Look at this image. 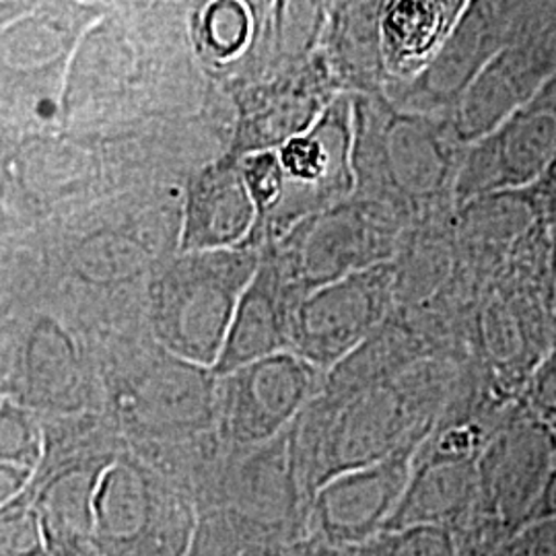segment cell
Returning a JSON list of instances; mask_svg holds the SVG:
<instances>
[{"mask_svg": "<svg viewBox=\"0 0 556 556\" xmlns=\"http://www.w3.org/2000/svg\"><path fill=\"white\" fill-rule=\"evenodd\" d=\"M287 346H291L289 309L273 282L260 277L239 299L215 371L229 376L239 367L280 353Z\"/></svg>", "mask_w": 556, "mask_h": 556, "instance_id": "cell-8", "label": "cell"}, {"mask_svg": "<svg viewBox=\"0 0 556 556\" xmlns=\"http://www.w3.org/2000/svg\"><path fill=\"white\" fill-rule=\"evenodd\" d=\"M509 556H556V517L526 523L507 544Z\"/></svg>", "mask_w": 556, "mask_h": 556, "instance_id": "cell-13", "label": "cell"}, {"mask_svg": "<svg viewBox=\"0 0 556 556\" xmlns=\"http://www.w3.org/2000/svg\"><path fill=\"white\" fill-rule=\"evenodd\" d=\"M280 179L282 178H280L277 161L270 160V157L254 161L248 172V181H250L252 192L260 204H270L273 200L277 199Z\"/></svg>", "mask_w": 556, "mask_h": 556, "instance_id": "cell-15", "label": "cell"}, {"mask_svg": "<svg viewBox=\"0 0 556 556\" xmlns=\"http://www.w3.org/2000/svg\"><path fill=\"white\" fill-rule=\"evenodd\" d=\"M388 305L390 282L383 273L330 280L289 316L291 346L312 365L332 367L371 337Z\"/></svg>", "mask_w": 556, "mask_h": 556, "instance_id": "cell-2", "label": "cell"}, {"mask_svg": "<svg viewBox=\"0 0 556 556\" xmlns=\"http://www.w3.org/2000/svg\"><path fill=\"white\" fill-rule=\"evenodd\" d=\"M245 278L225 270L192 268L163 282L153 318L161 340L181 357L215 365Z\"/></svg>", "mask_w": 556, "mask_h": 556, "instance_id": "cell-4", "label": "cell"}, {"mask_svg": "<svg viewBox=\"0 0 556 556\" xmlns=\"http://www.w3.org/2000/svg\"><path fill=\"white\" fill-rule=\"evenodd\" d=\"M250 219L248 197L241 181L229 174H217L200 181L192 200L188 243L197 248H215L241 236Z\"/></svg>", "mask_w": 556, "mask_h": 556, "instance_id": "cell-10", "label": "cell"}, {"mask_svg": "<svg viewBox=\"0 0 556 556\" xmlns=\"http://www.w3.org/2000/svg\"><path fill=\"white\" fill-rule=\"evenodd\" d=\"M466 0H394L383 23L396 64L418 66L452 34Z\"/></svg>", "mask_w": 556, "mask_h": 556, "instance_id": "cell-9", "label": "cell"}, {"mask_svg": "<svg viewBox=\"0 0 556 556\" xmlns=\"http://www.w3.org/2000/svg\"><path fill=\"white\" fill-rule=\"evenodd\" d=\"M318 369L291 353H275L239 367L229 383V433L238 441L275 435L312 396Z\"/></svg>", "mask_w": 556, "mask_h": 556, "instance_id": "cell-6", "label": "cell"}, {"mask_svg": "<svg viewBox=\"0 0 556 556\" xmlns=\"http://www.w3.org/2000/svg\"><path fill=\"white\" fill-rule=\"evenodd\" d=\"M379 556H457V544L447 528L415 526L390 532Z\"/></svg>", "mask_w": 556, "mask_h": 556, "instance_id": "cell-11", "label": "cell"}, {"mask_svg": "<svg viewBox=\"0 0 556 556\" xmlns=\"http://www.w3.org/2000/svg\"><path fill=\"white\" fill-rule=\"evenodd\" d=\"M530 410L556 429V357L544 363L532 379Z\"/></svg>", "mask_w": 556, "mask_h": 556, "instance_id": "cell-14", "label": "cell"}, {"mask_svg": "<svg viewBox=\"0 0 556 556\" xmlns=\"http://www.w3.org/2000/svg\"><path fill=\"white\" fill-rule=\"evenodd\" d=\"M556 155V79L503 118L468 160L459 197L472 199L532 186Z\"/></svg>", "mask_w": 556, "mask_h": 556, "instance_id": "cell-3", "label": "cell"}, {"mask_svg": "<svg viewBox=\"0 0 556 556\" xmlns=\"http://www.w3.org/2000/svg\"><path fill=\"white\" fill-rule=\"evenodd\" d=\"M477 462L420 456L417 450L404 495L383 530L396 532L415 526L450 530L477 507Z\"/></svg>", "mask_w": 556, "mask_h": 556, "instance_id": "cell-7", "label": "cell"}, {"mask_svg": "<svg viewBox=\"0 0 556 556\" xmlns=\"http://www.w3.org/2000/svg\"><path fill=\"white\" fill-rule=\"evenodd\" d=\"M422 441H410L376 464L326 480L314 501L321 532L334 542L357 544L383 530L404 495Z\"/></svg>", "mask_w": 556, "mask_h": 556, "instance_id": "cell-5", "label": "cell"}, {"mask_svg": "<svg viewBox=\"0 0 556 556\" xmlns=\"http://www.w3.org/2000/svg\"><path fill=\"white\" fill-rule=\"evenodd\" d=\"M282 165L293 178L318 181L326 176L328 153L318 140H293L282 151Z\"/></svg>", "mask_w": 556, "mask_h": 556, "instance_id": "cell-12", "label": "cell"}, {"mask_svg": "<svg viewBox=\"0 0 556 556\" xmlns=\"http://www.w3.org/2000/svg\"><path fill=\"white\" fill-rule=\"evenodd\" d=\"M555 457V427L530 408L498 418L477 462L478 509L509 532L523 528Z\"/></svg>", "mask_w": 556, "mask_h": 556, "instance_id": "cell-1", "label": "cell"}, {"mask_svg": "<svg viewBox=\"0 0 556 556\" xmlns=\"http://www.w3.org/2000/svg\"><path fill=\"white\" fill-rule=\"evenodd\" d=\"M544 517H556V457L553 468H551V475L546 478L544 486H542V493L538 497L536 505L530 514V521H536V519H544Z\"/></svg>", "mask_w": 556, "mask_h": 556, "instance_id": "cell-16", "label": "cell"}]
</instances>
